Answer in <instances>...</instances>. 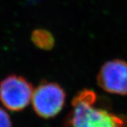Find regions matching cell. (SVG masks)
Returning a JSON list of instances; mask_svg holds the SVG:
<instances>
[{"label":"cell","mask_w":127,"mask_h":127,"mask_svg":"<svg viewBox=\"0 0 127 127\" xmlns=\"http://www.w3.org/2000/svg\"><path fill=\"white\" fill-rule=\"evenodd\" d=\"M0 127H12L10 116L1 107H0Z\"/></svg>","instance_id":"cell-6"},{"label":"cell","mask_w":127,"mask_h":127,"mask_svg":"<svg viewBox=\"0 0 127 127\" xmlns=\"http://www.w3.org/2000/svg\"><path fill=\"white\" fill-rule=\"evenodd\" d=\"M31 40L37 47L43 50H51L55 44V37L52 32L42 28H37L32 31Z\"/></svg>","instance_id":"cell-5"},{"label":"cell","mask_w":127,"mask_h":127,"mask_svg":"<svg viewBox=\"0 0 127 127\" xmlns=\"http://www.w3.org/2000/svg\"><path fill=\"white\" fill-rule=\"evenodd\" d=\"M33 91L26 78L11 74L0 82V102L10 111L20 112L31 103Z\"/></svg>","instance_id":"cell-3"},{"label":"cell","mask_w":127,"mask_h":127,"mask_svg":"<svg viewBox=\"0 0 127 127\" xmlns=\"http://www.w3.org/2000/svg\"><path fill=\"white\" fill-rule=\"evenodd\" d=\"M95 91L83 89L74 96L63 127H127V119L96 105Z\"/></svg>","instance_id":"cell-1"},{"label":"cell","mask_w":127,"mask_h":127,"mask_svg":"<svg viewBox=\"0 0 127 127\" xmlns=\"http://www.w3.org/2000/svg\"><path fill=\"white\" fill-rule=\"evenodd\" d=\"M65 101L66 93L58 83L43 81L34 89L31 104L38 117L50 119L62 110Z\"/></svg>","instance_id":"cell-2"},{"label":"cell","mask_w":127,"mask_h":127,"mask_svg":"<svg viewBox=\"0 0 127 127\" xmlns=\"http://www.w3.org/2000/svg\"><path fill=\"white\" fill-rule=\"evenodd\" d=\"M97 83L109 93L127 95V62L117 59L105 62L97 73Z\"/></svg>","instance_id":"cell-4"}]
</instances>
